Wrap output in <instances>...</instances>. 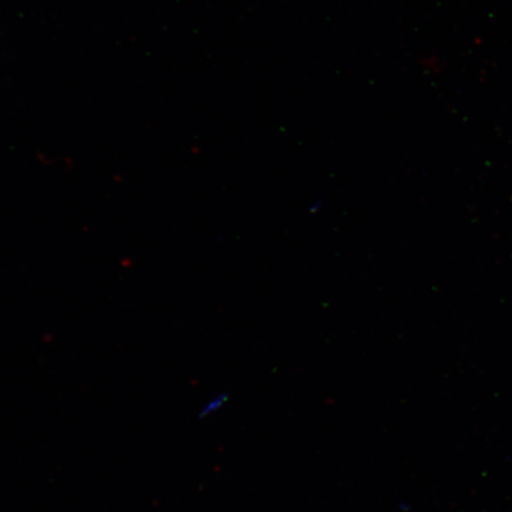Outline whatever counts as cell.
<instances>
[{
    "label": "cell",
    "instance_id": "1",
    "mask_svg": "<svg viewBox=\"0 0 512 512\" xmlns=\"http://www.w3.org/2000/svg\"><path fill=\"white\" fill-rule=\"evenodd\" d=\"M229 401L228 393H219L214 396H211L206 402L203 403L200 413H198V418L207 419L209 416H213L216 413H219L221 409L227 405Z\"/></svg>",
    "mask_w": 512,
    "mask_h": 512
},
{
    "label": "cell",
    "instance_id": "2",
    "mask_svg": "<svg viewBox=\"0 0 512 512\" xmlns=\"http://www.w3.org/2000/svg\"><path fill=\"white\" fill-rule=\"evenodd\" d=\"M323 209V201L322 200H316V201H312L310 203V206L307 207V211H309V213L311 215H316L319 213L320 210Z\"/></svg>",
    "mask_w": 512,
    "mask_h": 512
}]
</instances>
